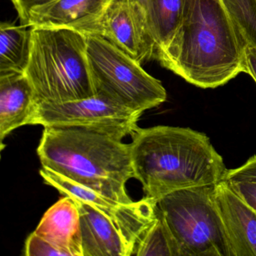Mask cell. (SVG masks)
Listing matches in <instances>:
<instances>
[{"label":"cell","instance_id":"20","mask_svg":"<svg viewBox=\"0 0 256 256\" xmlns=\"http://www.w3.org/2000/svg\"><path fill=\"white\" fill-rule=\"evenodd\" d=\"M25 254L28 256H62V252L35 233L31 234L26 241Z\"/></svg>","mask_w":256,"mask_h":256},{"label":"cell","instance_id":"18","mask_svg":"<svg viewBox=\"0 0 256 256\" xmlns=\"http://www.w3.org/2000/svg\"><path fill=\"white\" fill-rule=\"evenodd\" d=\"M244 44L256 47V0H223Z\"/></svg>","mask_w":256,"mask_h":256},{"label":"cell","instance_id":"13","mask_svg":"<svg viewBox=\"0 0 256 256\" xmlns=\"http://www.w3.org/2000/svg\"><path fill=\"white\" fill-rule=\"evenodd\" d=\"M34 88L24 73L0 74V138L30 125L38 106Z\"/></svg>","mask_w":256,"mask_h":256},{"label":"cell","instance_id":"2","mask_svg":"<svg viewBox=\"0 0 256 256\" xmlns=\"http://www.w3.org/2000/svg\"><path fill=\"white\" fill-rule=\"evenodd\" d=\"M246 44L223 0H184L182 23L164 68L204 88L246 73Z\"/></svg>","mask_w":256,"mask_h":256},{"label":"cell","instance_id":"7","mask_svg":"<svg viewBox=\"0 0 256 256\" xmlns=\"http://www.w3.org/2000/svg\"><path fill=\"white\" fill-rule=\"evenodd\" d=\"M74 200L80 215L84 256H133L139 238L157 218L156 200L146 196L122 204L114 215Z\"/></svg>","mask_w":256,"mask_h":256},{"label":"cell","instance_id":"5","mask_svg":"<svg viewBox=\"0 0 256 256\" xmlns=\"http://www.w3.org/2000/svg\"><path fill=\"white\" fill-rule=\"evenodd\" d=\"M216 185L178 190L156 200L180 256H232L214 198Z\"/></svg>","mask_w":256,"mask_h":256},{"label":"cell","instance_id":"8","mask_svg":"<svg viewBox=\"0 0 256 256\" xmlns=\"http://www.w3.org/2000/svg\"><path fill=\"white\" fill-rule=\"evenodd\" d=\"M142 114L102 94L76 101L38 104L30 125L80 127L124 139L139 127Z\"/></svg>","mask_w":256,"mask_h":256},{"label":"cell","instance_id":"11","mask_svg":"<svg viewBox=\"0 0 256 256\" xmlns=\"http://www.w3.org/2000/svg\"><path fill=\"white\" fill-rule=\"evenodd\" d=\"M214 198L232 256H256V212L223 180L216 185Z\"/></svg>","mask_w":256,"mask_h":256},{"label":"cell","instance_id":"22","mask_svg":"<svg viewBox=\"0 0 256 256\" xmlns=\"http://www.w3.org/2000/svg\"><path fill=\"white\" fill-rule=\"evenodd\" d=\"M224 179L256 180V156L248 158L245 164L238 168L228 169Z\"/></svg>","mask_w":256,"mask_h":256},{"label":"cell","instance_id":"10","mask_svg":"<svg viewBox=\"0 0 256 256\" xmlns=\"http://www.w3.org/2000/svg\"><path fill=\"white\" fill-rule=\"evenodd\" d=\"M110 0H55L37 8L30 16L28 26L58 28L95 35Z\"/></svg>","mask_w":256,"mask_h":256},{"label":"cell","instance_id":"21","mask_svg":"<svg viewBox=\"0 0 256 256\" xmlns=\"http://www.w3.org/2000/svg\"><path fill=\"white\" fill-rule=\"evenodd\" d=\"M17 11L20 24L28 26L30 16L32 12L44 6L55 0H11Z\"/></svg>","mask_w":256,"mask_h":256},{"label":"cell","instance_id":"23","mask_svg":"<svg viewBox=\"0 0 256 256\" xmlns=\"http://www.w3.org/2000/svg\"><path fill=\"white\" fill-rule=\"evenodd\" d=\"M246 70L256 83V47L246 44L245 48Z\"/></svg>","mask_w":256,"mask_h":256},{"label":"cell","instance_id":"1","mask_svg":"<svg viewBox=\"0 0 256 256\" xmlns=\"http://www.w3.org/2000/svg\"><path fill=\"white\" fill-rule=\"evenodd\" d=\"M130 143L134 178L158 200L184 188L217 184L228 169L209 138L190 128H139Z\"/></svg>","mask_w":256,"mask_h":256},{"label":"cell","instance_id":"12","mask_svg":"<svg viewBox=\"0 0 256 256\" xmlns=\"http://www.w3.org/2000/svg\"><path fill=\"white\" fill-rule=\"evenodd\" d=\"M34 233L66 256H84L80 215L74 199L64 196L50 206Z\"/></svg>","mask_w":256,"mask_h":256},{"label":"cell","instance_id":"9","mask_svg":"<svg viewBox=\"0 0 256 256\" xmlns=\"http://www.w3.org/2000/svg\"><path fill=\"white\" fill-rule=\"evenodd\" d=\"M95 35L108 40L139 64L154 58V44L140 0H110Z\"/></svg>","mask_w":256,"mask_h":256},{"label":"cell","instance_id":"16","mask_svg":"<svg viewBox=\"0 0 256 256\" xmlns=\"http://www.w3.org/2000/svg\"><path fill=\"white\" fill-rule=\"evenodd\" d=\"M40 174L47 185L56 188L62 196L95 206L109 215L114 214L122 204L47 168L42 167Z\"/></svg>","mask_w":256,"mask_h":256},{"label":"cell","instance_id":"19","mask_svg":"<svg viewBox=\"0 0 256 256\" xmlns=\"http://www.w3.org/2000/svg\"><path fill=\"white\" fill-rule=\"evenodd\" d=\"M228 186L256 212V180L224 179Z\"/></svg>","mask_w":256,"mask_h":256},{"label":"cell","instance_id":"14","mask_svg":"<svg viewBox=\"0 0 256 256\" xmlns=\"http://www.w3.org/2000/svg\"><path fill=\"white\" fill-rule=\"evenodd\" d=\"M154 44V58L164 66L182 23L184 0H140Z\"/></svg>","mask_w":256,"mask_h":256},{"label":"cell","instance_id":"17","mask_svg":"<svg viewBox=\"0 0 256 256\" xmlns=\"http://www.w3.org/2000/svg\"><path fill=\"white\" fill-rule=\"evenodd\" d=\"M157 218L138 241L133 256H180L179 247L157 206Z\"/></svg>","mask_w":256,"mask_h":256},{"label":"cell","instance_id":"3","mask_svg":"<svg viewBox=\"0 0 256 256\" xmlns=\"http://www.w3.org/2000/svg\"><path fill=\"white\" fill-rule=\"evenodd\" d=\"M37 154L42 167L122 204L133 200L126 184L134 178L130 144L80 127H44Z\"/></svg>","mask_w":256,"mask_h":256},{"label":"cell","instance_id":"15","mask_svg":"<svg viewBox=\"0 0 256 256\" xmlns=\"http://www.w3.org/2000/svg\"><path fill=\"white\" fill-rule=\"evenodd\" d=\"M31 28L2 22L0 24V74L24 73L30 50Z\"/></svg>","mask_w":256,"mask_h":256},{"label":"cell","instance_id":"4","mask_svg":"<svg viewBox=\"0 0 256 256\" xmlns=\"http://www.w3.org/2000/svg\"><path fill=\"white\" fill-rule=\"evenodd\" d=\"M24 74L38 103L66 102L96 95L86 36L72 30L31 28Z\"/></svg>","mask_w":256,"mask_h":256},{"label":"cell","instance_id":"6","mask_svg":"<svg viewBox=\"0 0 256 256\" xmlns=\"http://www.w3.org/2000/svg\"><path fill=\"white\" fill-rule=\"evenodd\" d=\"M86 37L96 94L142 114L166 101L167 92L161 82L148 74L142 64L104 37Z\"/></svg>","mask_w":256,"mask_h":256}]
</instances>
